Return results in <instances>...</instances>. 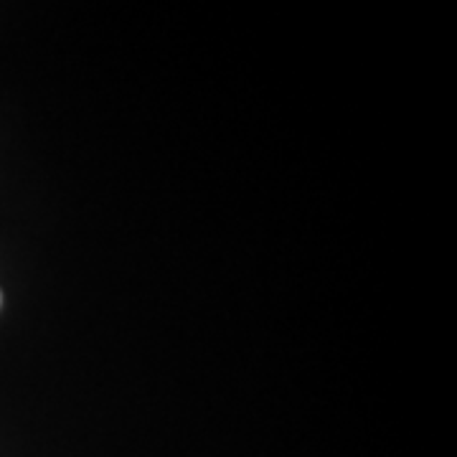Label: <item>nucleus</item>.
<instances>
[{"instance_id":"1","label":"nucleus","mask_w":457,"mask_h":457,"mask_svg":"<svg viewBox=\"0 0 457 457\" xmlns=\"http://www.w3.org/2000/svg\"><path fill=\"white\" fill-rule=\"evenodd\" d=\"M0 303H3V295H0Z\"/></svg>"}]
</instances>
